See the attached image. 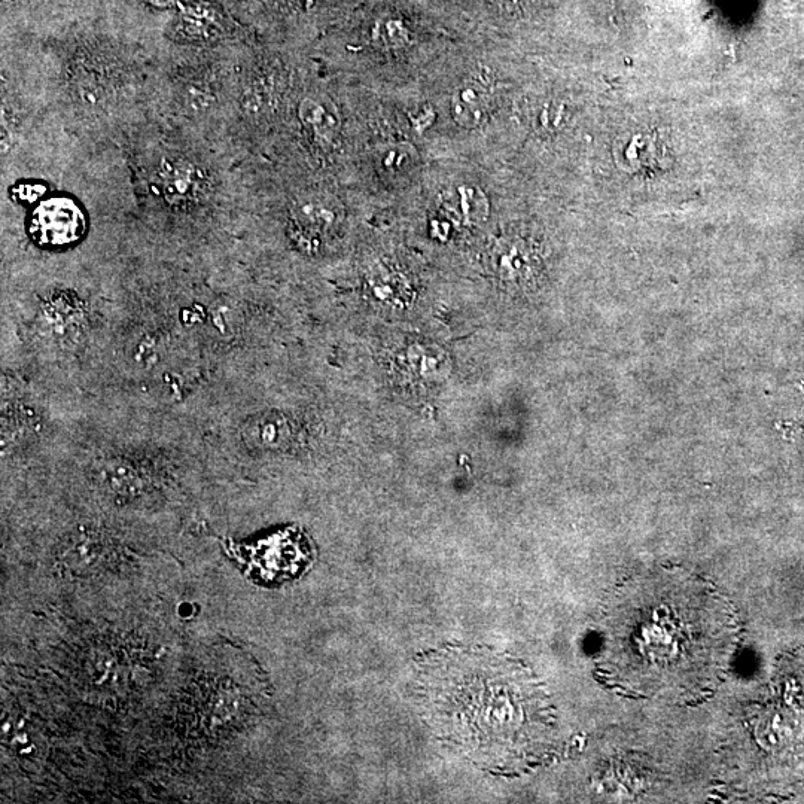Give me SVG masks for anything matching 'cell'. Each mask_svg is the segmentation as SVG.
Masks as SVG:
<instances>
[{
	"label": "cell",
	"mask_w": 804,
	"mask_h": 804,
	"mask_svg": "<svg viewBox=\"0 0 804 804\" xmlns=\"http://www.w3.org/2000/svg\"><path fill=\"white\" fill-rule=\"evenodd\" d=\"M599 636V672L609 685L633 697L694 702L726 675L739 624L714 586L663 568L615 590Z\"/></svg>",
	"instance_id": "1"
},
{
	"label": "cell",
	"mask_w": 804,
	"mask_h": 804,
	"mask_svg": "<svg viewBox=\"0 0 804 804\" xmlns=\"http://www.w3.org/2000/svg\"><path fill=\"white\" fill-rule=\"evenodd\" d=\"M292 233L306 248H318L341 221V210L325 197H306L292 207Z\"/></svg>",
	"instance_id": "4"
},
{
	"label": "cell",
	"mask_w": 804,
	"mask_h": 804,
	"mask_svg": "<svg viewBox=\"0 0 804 804\" xmlns=\"http://www.w3.org/2000/svg\"><path fill=\"white\" fill-rule=\"evenodd\" d=\"M300 120L319 142L331 143L340 132L341 121L337 108L327 97L310 96L300 103Z\"/></svg>",
	"instance_id": "8"
},
{
	"label": "cell",
	"mask_w": 804,
	"mask_h": 804,
	"mask_svg": "<svg viewBox=\"0 0 804 804\" xmlns=\"http://www.w3.org/2000/svg\"><path fill=\"white\" fill-rule=\"evenodd\" d=\"M60 562L67 572L88 574L100 562L99 544L88 536H76L63 548Z\"/></svg>",
	"instance_id": "10"
},
{
	"label": "cell",
	"mask_w": 804,
	"mask_h": 804,
	"mask_svg": "<svg viewBox=\"0 0 804 804\" xmlns=\"http://www.w3.org/2000/svg\"><path fill=\"white\" fill-rule=\"evenodd\" d=\"M492 264L505 282H525L534 276L535 258L522 240H504L493 249Z\"/></svg>",
	"instance_id": "6"
},
{
	"label": "cell",
	"mask_w": 804,
	"mask_h": 804,
	"mask_svg": "<svg viewBox=\"0 0 804 804\" xmlns=\"http://www.w3.org/2000/svg\"><path fill=\"white\" fill-rule=\"evenodd\" d=\"M489 94L483 85L475 81H467L456 88L450 102V111L459 126L465 129H477L483 126L489 114Z\"/></svg>",
	"instance_id": "7"
},
{
	"label": "cell",
	"mask_w": 804,
	"mask_h": 804,
	"mask_svg": "<svg viewBox=\"0 0 804 804\" xmlns=\"http://www.w3.org/2000/svg\"><path fill=\"white\" fill-rule=\"evenodd\" d=\"M161 191L172 206H181L197 196L200 172L187 160H166L160 170Z\"/></svg>",
	"instance_id": "5"
},
{
	"label": "cell",
	"mask_w": 804,
	"mask_h": 804,
	"mask_svg": "<svg viewBox=\"0 0 804 804\" xmlns=\"http://www.w3.org/2000/svg\"><path fill=\"white\" fill-rule=\"evenodd\" d=\"M108 483L120 495H133L140 489L139 477L129 468L112 469L108 475Z\"/></svg>",
	"instance_id": "11"
},
{
	"label": "cell",
	"mask_w": 804,
	"mask_h": 804,
	"mask_svg": "<svg viewBox=\"0 0 804 804\" xmlns=\"http://www.w3.org/2000/svg\"><path fill=\"white\" fill-rule=\"evenodd\" d=\"M288 431V423L283 417L266 414V416L249 420L243 431V437L255 446L271 449V447L282 446L285 441H288Z\"/></svg>",
	"instance_id": "9"
},
{
	"label": "cell",
	"mask_w": 804,
	"mask_h": 804,
	"mask_svg": "<svg viewBox=\"0 0 804 804\" xmlns=\"http://www.w3.org/2000/svg\"><path fill=\"white\" fill-rule=\"evenodd\" d=\"M414 693L435 736L484 772L519 775L553 749L556 717L544 684L501 651H428L417 659Z\"/></svg>",
	"instance_id": "2"
},
{
	"label": "cell",
	"mask_w": 804,
	"mask_h": 804,
	"mask_svg": "<svg viewBox=\"0 0 804 804\" xmlns=\"http://www.w3.org/2000/svg\"><path fill=\"white\" fill-rule=\"evenodd\" d=\"M44 191L45 188L38 187V185H32V188H27L26 185H23L18 191V197H20V200L32 201L44 194Z\"/></svg>",
	"instance_id": "12"
},
{
	"label": "cell",
	"mask_w": 804,
	"mask_h": 804,
	"mask_svg": "<svg viewBox=\"0 0 804 804\" xmlns=\"http://www.w3.org/2000/svg\"><path fill=\"white\" fill-rule=\"evenodd\" d=\"M87 230V218L75 200L51 197L38 204L30 218V234L44 248H66L79 242Z\"/></svg>",
	"instance_id": "3"
}]
</instances>
